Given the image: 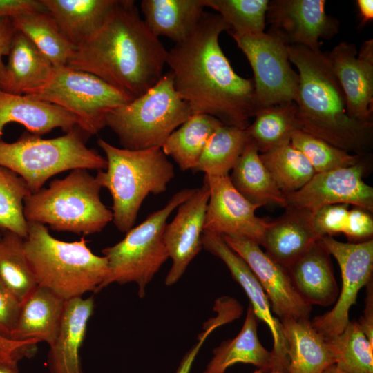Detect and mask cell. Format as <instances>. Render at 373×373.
I'll use <instances>...</instances> for the list:
<instances>
[{"mask_svg":"<svg viewBox=\"0 0 373 373\" xmlns=\"http://www.w3.org/2000/svg\"><path fill=\"white\" fill-rule=\"evenodd\" d=\"M229 30L218 14L204 12L193 32L168 51L166 64L192 115H210L245 130L258 107L253 80L235 73L219 44L220 33Z\"/></svg>","mask_w":373,"mask_h":373,"instance_id":"obj_1","label":"cell"},{"mask_svg":"<svg viewBox=\"0 0 373 373\" xmlns=\"http://www.w3.org/2000/svg\"><path fill=\"white\" fill-rule=\"evenodd\" d=\"M168 51L132 0H117L101 28L77 47L66 66L91 73L132 100L162 77Z\"/></svg>","mask_w":373,"mask_h":373,"instance_id":"obj_2","label":"cell"},{"mask_svg":"<svg viewBox=\"0 0 373 373\" xmlns=\"http://www.w3.org/2000/svg\"><path fill=\"white\" fill-rule=\"evenodd\" d=\"M288 54L298 70L295 101L298 130L350 153H369L373 143V124L348 115L344 93L327 55L299 45H288Z\"/></svg>","mask_w":373,"mask_h":373,"instance_id":"obj_3","label":"cell"},{"mask_svg":"<svg viewBox=\"0 0 373 373\" xmlns=\"http://www.w3.org/2000/svg\"><path fill=\"white\" fill-rule=\"evenodd\" d=\"M24 249L38 285L67 300L100 291L108 274L106 258L95 254L84 237L66 242L44 224L28 222Z\"/></svg>","mask_w":373,"mask_h":373,"instance_id":"obj_4","label":"cell"},{"mask_svg":"<svg viewBox=\"0 0 373 373\" xmlns=\"http://www.w3.org/2000/svg\"><path fill=\"white\" fill-rule=\"evenodd\" d=\"M97 144L106 155V169L95 175L112 198L113 222L121 232L133 226L144 199L166 191L174 167L161 147L140 150L117 148L103 139Z\"/></svg>","mask_w":373,"mask_h":373,"instance_id":"obj_5","label":"cell"},{"mask_svg":"<svg viewBox=\"0 0 373 373\" xmlns=\"http://www.w3.org/2000/svg\"><path fill=\"white\" fill-rule=\"evenodd\" d=\"M102 186L86 169H76L28 195L23 202L27 222H37L55 231L90 235L100 232L113 220L101 200Z\"/></svg>","mask_w":373,"mask_h":373,"instance_id":"obj_6","label":"cell"},{"mask_svg":"<svg viewBox=\"0 0 373 373\" xmlns=\"http://www.w3.org/2000/svg\"><path fill=\"white\" fill-rule=\"evenodd\" d=\"M86 135L89 136L78 126L52 139L25 131L13 142L0 141V166L22 178L31 193L61 172L76 169L105 170L106 158L87 147Z\"/></svg>","mask_w":373,"mask_h":373,"instance_id":"obj_7","label":"cell"},{"mask_svg":"<svg viewBox=\"0 0 373 373\" xmlns=\"http://www.w3.org/2000/svg\"><path fill=\"white\" fill-rule=\"evenodd\" d=\"M192 115L177 93L171 71L146 92L109 111L108 126L122 148L130 150L161 147L168 137Z\"/></svg>","mask_w":373,"mask_h":373,"instance_id":"obj_8","label":"cell"},{"mask_svg":"<svg viewBox=\"0 0 373 373\" xmlns=\"http://www.w3.org/2000/svg\"><path fill=\"white\" fill-rule=\"evenodd\" d=\"M195 189L178 191L164 207L128 231L122 240L102 250L108 261V274L100 291L112 283H134L139 297H144L146 287L169 258L164 240L168 218Z\"/></svg>","mask_w":373,"mask_h":373,"instance_id":"obj_9","label":"cell"},{"mask_svg":"<svg viewBox=\"0 0 373 373\" xmlns=\"http://www.w3.org/2000/svg\"><path fill=\"white\" fill-rule=\"evenodd\" d=\"M25 95L57 105L75 115L77 126L88 135L106 126L109 111L132 101L98 77L67 66L54 68L42 86Z\"/></svg>","mask_w":373,"mask_h":373,"instance_id":"obj_10","label":"cell"},{"mask_svg":"<svg viewBox=\"0 0 373 373\" xmlns=\"http://www.w3.org/2000/svg\"><path fill=\"white\" fill-rule=\"evenodd\" d=\"M228 32L251 66L258 110L295 102L299 79L291 66L288 44L270 30L249 34Z\"/></svg>","mask_w":373,"mask_h":373,"instance_id":"obj_11","label":"cell"},{"mask_svg":"<svg viewBox=\"0 0 373 373\" xmlns=\"http://www.w3.org/2000/svg\"><path fill=\"white\" fill-rule=\"evenodd\" d=\"M321 245L338 262L342 278L341 289L332 309L311 321L314 329L328 339L341 333L349 320L351 307L360 289L372 279L373 240L342 242L333 236H323Z\"/></svg>","mask_w":373,"mask_h":373,"instance_id":"obj_12","label":"cell"},{"mask_svg":"<svg viewBox=\"0 0 373 373\" xmlns=\"http://www.w3.org/2000/svg\"><path fill=\"white\" fill-rule=\"evenodd\" d=\"M222 236L249 265L262 287L271 311L280 321L286 318L309 319L312 306L299 294L287 268L271 258L254 240Z\"/></svg>","mask_w":373,"mask_h":373,"instance_id":"obj_13","label":"cell"},{"mask_svg":"<svg viewBox=\"0 0 373 373\" xmlns=\"http://www.w3.org/2000/svg\"><path fill=\"white\" fill-rule=\"evenodd\" d=\"M204 181L209 189L204 231L246 238L260 245L270 224L256 216L261 207L244 198L233 186L229 175H204Z\"/></svg>","mask_w":373,"mask_h":373,"instance_id":"obj_14","label":"cell"},{"mask_svg":"<svg viewBox=\"0 0 373 373\" xmlns=\"http://www.w3.org/2000/svg\"><path fill=\"white\" fill-rule=\"evenodd\" d=\"M365 164L316 173L299 190L285 194L288 205L312 214L321 207L347 204L373 212V188L363 181Z\"/></svg>","mask_w":373,"mask_h":373,"instance_id":"obj_15","label":"cell"},{"mask_svg":"<svg viewBox=\"0 0 373 373\" xmlns=\"http://www.w3.org/2000/svg\"><path fill=\"white\" fill-rule=\"evenodd\" d=\"M325 0L269 1L267 16L270 31L288 45H299L319 51V39L338 32V21L325 11Z\"/></svg>","mask_w":373,"mask_h":373,"instance_id":"obj_16","label":"cell"},{"mask_svg":"<svg viewBox=\"0 0 373 373\" xmlns=\"http://www.w3.org/2000/svg\"><path fill=\"white\" fill-rule=\"evenodd\" d=\"M202 246L205 250L223 261L232 278L246 294L258 320L268 326L273 338L272 370L287 373L289 363L287 345L281 322L272 314L268 298L249 265L227 245L220 234L204 231L202 236Z\"/></svg>","mask_w":373,"mask_h":373,"instance_id":"obj_17","label":"cell"},{"mask_svg":"<svg viewBox=\"0 0 373 373\" xmlns=\"http://www.w3.org/2000/svg\"><path fill=\"white\" fill-rule=\"evenodd\" d=\"M346 99L348 115L373 124V41H365L358 54L354 44L341 41L326 54Z\"/></svg>","mask_w":373,"mask_h":373,"instance_id":"obj_18","label":"cell"},{"mask_svg":"<svg viewBox=\"0 0 373 373\" xmlns=\"http://www.w3.org/2000/svg\"><path fill=\"white\" fill-rule=\"evenodd\" d=\"M209 189L203 181L201 187L178 207V211L164 231V240L172 265L165 278V285L176 283L183 276L190 262L202 248V236Z\"/></svg>","mask_w":373,"mask_h":373,"instance_id":"obj_19","label":"cell"},{"mask_svg":"<svg viewBox=\"0 0 373 373\" xmlns=\"http://www.w3.org/2000/svg\"><path fill=\"white\" fill-rule=\"evenodd\" d=\"M321 238L312 213L288 205L280 218L270 222L260 245L271 258L287 269Z\"/></svg>","mask_w":373,"mask_h":373,"instance_id":"obj_20","label":"cell"},{"mask_svg":"<svg viewBox=\"0 0 373 373\" xmlns=\"http://www.w3.org/2000/svg\"><path fill=\"white\" fill-rule=\"evenodd\" d=\"M93 310L92 296L66 300L57 335L50 345L48 363L51 373H83L79 350Z\"/></svg>","mask_w":373,"mask_h":373,"instance_id":"obj_21","label":"cell"},{"mask_svg":"<svg viewBox=\"0 0 373 373\" xmlns=\"http://www.w3.org/2000/svg\"><path fill=\"white\" fill-rule=\"evenodd\" d=\"M12 122L23 125L30 133L41 135L55 128L67 133L77 126L78 119L57 105L0 89V141L5 126Z\"/></svg>","mask_w":373,"mask_h":373,"instance_id":"obj_22","label":"cell"},{"mask_svg":"<svg viewBox=\"0 0 373 373\" xmlns=\"http://www.w3.org/2000/svg\"><path fill=\"white\" fill-rule=\"evenodd\" d=\"M66 300L50 289L37 285L21 303L11 340L47 343L57 335Z\"/></svg>","mask_w":373,"mask_h":373,"instance_id":"obj_23","label":"cell"},{"mask_svg":"<svg viewBox=\"0 0 373 373\" xmlns=\"http://www.w3.org/2000/svg\"><path fill=\"white\" fill-rule=\"evenodd\" d=\"M319 240L287 270L296 289L307 303L326 307L336 303L339 289L331 255Z\"/></svg>","mask_w":373,"mask_h":373,"instance_id":"obj_24","label":"cell"},{"mask_svg":"<svg viewBox=\"0 0 373 373\" xmlns=\"http://www.w3.org/2000/svg\"><path fill=\"white\" fill-rule=\"evenodd\" d=\"M0 82V89L12 94L27 95L50 78L53 66L31 41L17 30Z\"/></svg>","mask_w":373,"mask_h":373,"instance_id":"obj_25","label":"cell"},{"mask_svg":"<svg viewBox=\"0 0 373 373\" xmlns=\"http://www.w3.org/2000/svg\"><path fill=\"white\" fill-rule=\"evenodd\" d=\"M75 48L103 26L117 0H41Z\"/></svg>","mask_w":373,"mask_h":373,"instance_id":"obj_26","label":"cell"},{"mask_svg":"<svg viewBox=\"0 0 373 373\" xmlns=\"http://www.w3.org/2000/svg\"><path fill=\"white\" fill-rule=\"evenodd\" d=\"M280 321L287 345V373H323L335 364L325 339L310 319L286 318Z\"/></svg>","mask_w":373,"mask_h":373,"instance_id":"obj_27","label":"cell"},{"mask_svg":"<svg viewBox=\"0 0 373 373\" xmlns=\"http://www.w3.org/2000/svg\"><path fill=\"white\" fill-rule=\"evenodd\" d=\"M258 321L249 305L239 334L213 349V356L202 373H224L228 367L238 363L253 365L264 372L272 370L273 354L258 339Z\"/></svg>","mask_w":373,"mask_h":373,"instance_id":"obj_28","label":"cell"},{"mask_svg":"<svg viewBox=\"0 0 373 373\" xmlns=\"http://www.w3.org/2000/svg\"><path fill=\"white\" fill-rule=\"evenodd\" d=\"M140 6L150 31L175 44L193 32L205 7L203 0H143Z\"/></svg>","mask_w":373,"mask_h":373,"instance_id":"obj_29","label":"cell"},{"mask_svg":"<svg viewBox=\"0 0 373 373\" xmlns=\"http://www.w3.org/2000/svg\"><path fill=\"white\" fill-rule=\"evenodd\" d=\"M229 175L234 188L249 202L260 207L288 206L285 194L278 188L260 158V153L249 140Z\"/></svg>","mask_w":373,"mask_h":373,"instance_id":"obj_30","label":"cell"},{"mask_svg":"<svg viewBox=\"0 0 373 373\" xmlns=\"http://www.w3.org/2000/svg\"><path fill=\"white\" fill-rule=\"evenodd\" d=\"M223 124L207 114L192 115L166 140L161 146L182 171H193L211 135Z\"/></svg>","mask_w":373,"mask_h":373,"instance_id":"obj_31","label":"cell"},{"mask_svg":"<svg viewBox=\"0 0 373 373\" xmlns=\"http://www.w3.org/2000/svg\"><path fill=\"white\" fill-rule=\"evenodd\" d=\"M12 19L16 30L26 36L54 68L66 66L75 47L49 12H30Z\"/></svg>","mask_w":373,"mask_h":373,"instance_id":"obj_32","label":"cell"},{"mask_svg":"<svg viewBox=\"0 0 373 373\" xmlns=\"http://www.w3.org/2000/svg\"><path fill=\"white\" fill-rule=\"evenodd\" d=\"M254 117L253 124L245 130L248 140L261 153L289 143L298 130L294 102L262 108Z\"/></svg>","mask_w":373,"mask_h":373,"instance_id":"obj_33","label":"cell"},{"mask_svg":"<svg viewBox=\"0 0 373 373\" xmlns=\"http://www.w3.org/2000/svg\"><path fill=\"white\" fill-rule=\"evenodd\" d=\"M0 282L20 302L38 285L24 249V238L2 231L0 238Z\"/></svg>","mask_w":373,"mask_h":373,"instance_id":"obj_34","label":"cell"},{"mask_svg":"<svg viewBox=\"0 0 373 373\" xmlns=\"http://www.w3.org/2000/svg\"><path fill=\"white\" fill-rule=\"evenodd\" d=\"M246 130L222 125L209 137L193 172L220 176L229 175L247 143Z\"/></svg>","mask_w":373,"mask_h":373,"instance_id":"obj_35","label":"cell"},{"mask_svg":"<svg viewBox=\"0 0 373 373\" xmlns=\"http://www.w3.org/2000/svg\"><path fill=\"white\" fill-rule=\"evenodd\" d=\"M260 158L284 194L299 190L316 173L307 158L291 142L260 153Z\"/></svg>","mask_w":373,"mask_h":373,"instance_id":"obj_36","label":"cell"},{"mask_svg":"<svg viewBox=\"0 0 373 373\" xmlns=\"http://www.w3.org/2000/svg\"><path fill=\"white\" fill-rule=\"evenodd\" d=\"M325 341L338 368L347 373H373V343L358 321H350L341 333Z\"/></svg>","mask_w":373,"mask_h":373,"instance_id":"obj_37","label":"cell"},{"mask_svg":"<svg viewBox=\"0 0 373 373\" xmlns=\"http://www.w3.org/2000/svg\"><path fill=\"white\" fill-rule=\"evenodd\" d=\"M30 193L22 178L0 166V230L12 231L23 238L27 236L23 202Z\"/></svg>","mask_w":373,"mask_h":373,"instance_id":"obj_38","label":"cell"},{"mask_svg":"<svg viewBox=\"0 0 373 373\" xmlns=\"http://www.w3.org/2000/svg\"><path fill=\"white\" fill-rule=\"evenodd\" d=\"M203 2L205 7L216 10L229 26L228 31L240 34L264 32L268 0H203Z\"/></svg>","mask_w":373,"mask_h":373,"instance_id":"obj_39","label":"cell"},{"mask_svg":"<svg viewBox=\"0 0 373 373\" xmlns=\"http://www.w3.org/2000/svg\"><path fill=\"white\" fill-rule=\"evenodd\" d=\"M290 142L307 158L316 173L354 165L365 155L350 153L300 130L293 133Z\"/></svg>","mask_w":373,"mask_h":373,"instance_id":"obj_40","label":"cell"},{"mask_svg":"<svg viewBox=\"0 0 373 373\" xmlns=\"http://www.w3.org/2000/svg\"><path fill=\"white\" fill-rule=\"evenodd\" d=\"M350 204H335L326 205L313 214L314 226L321 237L333 236L342 233L347 236L352 221Z\"/></svg>","mask_w":373,"mask_h":373,"instance_id":"obj_41","label":"cell"},{"mask_svg":"<svg viewBox=\"0 0 373 373\" xmlns=\"http://www.w3.org/2000/svg\"><path fill=\"white\" fill-rule=\"evenodd\" d=\"M20 304V302L0 282V336L6 339L11 340Z\"/></svg>","mask_w":373,"mask_h":373,"instance_id":"obj_42","label":"cell"},{"mask_svg":"<svg viewBox=\"0 0 373 373\" xmlns=\"http://www.w3.org/2000/svg\"><path fill=\"white\" fill-rule=\"evenodd\" d=\"M37 344L14 341L0 336V359L18 363L25 357L30 358L37 352Z\"/></svg>","mask_w":373,"mask_h":373,"instance_id":"obj_43","label":"cell"},{"mask_svg":"<svg viewBox=\"0 0 373 373\" xmlns=\"http://www.w3.org/2000/svg\"><path fill=\"white\" fill-rule=\"evenodd\" d=\"M44 11L48 10L41 0H0V20Z\"/></svg>","mask_w":373,"mask_h":373,"instance_id":"obj_44","label":"cell"},{"mask_svg":"<svg viewBox=\"0 0 373 373\" xmlns=\"http://www.w3.org/2000/svg\"><path fill=\"white\" fill-rule=\"evenodd\" d=\"M366 295L365 298V308L363 316L358 321L363 332L373 343V280L372 279L365 285Z\"/></svg>","mask_w":373,"mask_h":373,"instance_id":"obj_45","label":"cell"},{"mask_svg":"<svg viewBox=\"0 0 373 373\" xmlns=\"http://www.w3.org/2000/svg\"><path fill=\"white\" fill-rule=\"evenodd\" d=\"M16 32L12 18L0 20V82L5 66L3 57L8 55Z\"/></svg>","mask_w":373,"mask_h":373,"instance_id":"obj_46","label":"cell"},{"mask_svg":"<svg viewBox=\"0 0 373 373\" xmlns=\"http://www.w3.org/2000/svg\"><path fill=\"white\" fill-rule=\"evenodd\" d=\"M209 336V332L204 331L198 337L197 343L191 348L182 358L176 373H190L193 362L198 354L201 347Z\"/></svg>","mask_w":373,"mask_h":373,"instance_id":"obj_47","label":"cell"},{"mask_svg":"<svg viewBox=\"0 0 373 373\" xmlns=\"http://www.w3.org/2000/svg\"><path fill=\"white\" fill-rule=\"evenodd\" d=\"M356 4L361 19V26H364L367 21L373 19V1L357 0Z\"/></svg>","mask_w":373,"mask_h":373,"instance_id":"obj_48","label":"cell"},{"mask_svg":"<svg viewBox=\"0 0 373 373\" xmlns=\"http://www.w3.org/2000/svg\"><path fill=\"white\" fill-rule=\"evenodd\" d=\"M17 363L0 359V373H19Z\"/></svg>","mask_w":373,"mask_h":373,"instance_id":"obj_49","label":"cell"},{"mask_svg":"<svg viewBox=\"0 0 373 373\" xmlns=\"http://www.w3.org/2000/svg\"><path fill=\"white\" fill-rule=\"evenodd\" d=\"M323 373H347L339 368H338L335 364H333L330 366H329L327 369H325Z\"/></svg>","mask_w":373,"mask_h":373,"instance_id":"obj_50","label":"cell"},{"mask_svg":"<svg viewBox=\"0 0 373 373\" xmlns=\"http://www.w3.org/2000/svg\"><path fill=\"white\" fill-rule=\"evenodd\" d=\"M253 373H285V372H280V371H276V370H271L269 372H264L261 370H258L255 372H254Z\"/></svg>","mask_w":373,"mask_h":373,"instance_id":"obj_51","label":"cell"},{"mask_svg":"<svg viewBox=\"0 0 373 373\" xmlns=\"http://www.w3.org/2000/svg\"><path fill=\"white\" fill-rule=\"evenodd\" d=\"M1 235H2V231L0 230V238H1Z\"/></svg>","mask_w":373,"mask_h":373,"instance_id":"obj_52","label":"cell"}]
</instances>
